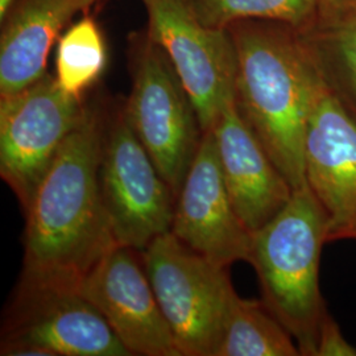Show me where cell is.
<instances>
[{
	"label": "cell",
	"instance_id": "8fae6325",
	"mask_svg": "<svg viewBox=\"0 0 356 356\" xmlns=\"http://www.w3.org/2000/svg\"><path fill=\"white\" fill-rule=\"evenodd\" d=\"M131 355L184 356L153 292L140 251L115 245L78 286Z\"/></svg>",
	"mask_w": 356,
	"mask_h": 356
},
{
	"label": "cell",
	"instance_id": "6da1fadb",
	"mask_svg": "<svg viewBox=\"0 0 356 356\" xmlns=\"http://www.w3.org/2000/svg\"><path fill=\"white\" fill-rule=\"evenodd\" d=\"M102 138L103 115L89 107L24 210L22 279L78 289L118 245L99 181Z\"/></svg>",
	"mask_w": 356,
	"mask_h": 356
},
{
	"label": "cell",
	"instance_id": "7c38bea8",
	"mask_svg": "<svg viewBox=\"0 0 356 356\" xmlns=\"http://www.w3.org/2000/svg\"><path fill=\"white\" fill-rule=\"evenodd\" d=\"M170 232L219 267L250 260L254 232L231 202L211 131L204 132L178 193Z\"/></svg>",
	"mask_w": 356,
	"mask_h": 356
},
{
	"label": "cell",
	"instance_id": "52a82bcc",
	"mask_svg": "<svg viewBox=\"0 0 356 356\" xmlns=\"http://www.w3.org/2000/svg\"><path fill=\"white\" fill-rule=\"evenodd\" d=\"M99 181L118 244L141 252L170 231L176 195L129 126L123 106L103 116Z\"/></svg>",
	"mask_w": 356,
	"mask_h": 356
},
{
	"label": "cell",
	"instance_id": "ffe728a7",
	"mask_svg": "<svg viewBox=\"0 0 356 356\" xmlns=\"http://www.w3.org/2000/svg\"><path fill=\"white\" fill-rule=\"evenodd\" d=\"M356 10V0H318L316 24L321 28L331 26Z\"/></svg>",
	"mask_w": 356,
	"mask_h": 356
},
{
	"label": "cell",
	"instance_id": "ac0fdd59",
	"mask_svg": "<svg viewBox=\"0 0 356 356\" xmlns=\"http://www.w3.org/2000/svg\"><path fill=\"white\" fill-rule=\"evenodd\" d=\"M309 36L319 65L347 108L356 116V10Z\"/></svg>",
	"mask_w": 356,
	"mask_h": 356
},
{
	"label": "cell",
	"instance_id": "5b68a950",
	"mask_svg": "<svg viewBox=\"0 0 356 356\" xmlns=\"http://www.w3.org/2000/svg\"><path fill=\"white\" fill-rule=\"evenodd\" d=\"M153 292L184 356H214L235 289L227 268L170 231L141 251Z\"/></svg>",
	"mask_w": 356,
	"mask_h": 356
},
{
	"label": "cell",
	"instance_id": "8992f818",
	"mask_svg": "<svg viewBox=\"0 0 356 356\" xmlns=\"http://www.w3.org/2000/svg\"><path fill=\"white\" fill-rule=\"evenodd\" d=\"M4 356H128L102 314L78 289L20 279L7 309Z\"/></svg>",
	"mask_w": 356,
	"mask_h": 356
},
{
	"label": "cell",
	"instance_id": "277c9868",
	"mask_svg": "<svg viewBox=\"0 0 356 356\" xmlns=\"http://www.w3.org/2000/svg\"><path fill=\"white\" fill-rule=\"evenodd\" d=\"M131 73L123 104L128 123L177 198L204 138L200 118L165 53L147 33L134 36Z\"/></svg>",
	"mask_w": 356,
	"mask_h": 356
},
{
	"label": "cell",
	"instance_id": "5bb4252c",
	"mask_svg": "<svg viewBox=\"0 0 356 356\" xmlns=\"http://www.w3.org/2000/svg\"><path fill=\"white\" fill-rule=\"evenodd\" d=\"M99 1L17 0L0 22V97L16 94L45 76L61 31L76 13Z\"/></svg>",
	"mask_w": 356,
	"mask_h": 356
},
{
	"label": "cell",
	"instance_id": "4fadbf2b",
	"mask_svg": "<svg viewBox=\"0 0 356 356\" xmlns=\"http://www.w3.org/2000/svg\"><path fill=\"white\" fill-rule=\"evenodd\" d=\"M209 131L216 140L231 202L245 227L256 232L280 213L294 191L243 118L235 99Z\"/></svg>",
	"mask_w": 356,
	"mask_h": 356
},
{
	"label": "cell",
	"instance_id": "ba28073f",
	"mask_svg": "<svg viewBox=\"0 0 356 356\" xmlns=\"http://www.w3.org/2000/svg\"><path fill=\"white\" fill-rule=\"evenodd\" d=\"M88 110L83 99L69 95L49 73L26 89L0 97V176L23 210Z\"/></svg>",
	"mask_w": 356,
	"mask_h": 356
},
{
	"label": "cell",
	"instance_id": "d6986e66",
	"mask_svg": "<svg viewBox=\"0 0 356 356\" xmlns=\"http://www.w3.org/2000/svg\"><path fill=\"white\" fill-rule=\"evenodd\" d=\"M316 356H356V347L344 338L343 332L330 314L319 329Z\"/></svg>",
	"mask_w": 356,
	"mask_h": 356
},
{
	"label": "cell",
	"instance_id": "30bf717a",
	"mask_svg": "<svg viewBox=\"0 0 356 356\" xmlns=\"http://www.w3.org/2000/svg\"><path fill=\"white\" fill-rule=\"evenodd\" d=\"M147 35L165 53L200 118L204 132L235 99L236 51L229 29L204 26L189 0H141Z\"/></svg>",
	"mask_w": 356,
	"mask_h": 356
},
{
	"label": "cell",
	"instance_id": "e0dca14e",
	"mask_svg": "<svg viewBox=\"0 0 356 356\" xmlns=\"http://www.w3.org/2000/svg\"><path fill=\"white\" fill-rule=\"evenodd\" d=\"M197 17L210 28L227 29L244 20L280 23L306 32L316 24L318 0H189Z\"/></svg>",
	"mask_w": 356,
	"mask_h": 356
},
{
	"label": "cell",
	"instance_id": "44dd1931",
	"mask_svg": "<svg viewBox=\"0 0 356 356\" xmlns=\"http://www.w3.org/2000/svg\"><path fill=\"white\" fill-rule=\"evenodd\" d=\"M17 0H0V22L6 17V15L11 10Z\"/></svg>",
	"mask_w": 356,
	"mask_h": 356
},
{
	"label": "cell",
	"instance_id": "9a60e30c",
	"mask_svg": "<svg viewBox=\"0 0 356 356\" xmlns=\"http://www.w3.org/2000/svg\"><path fill=\"white\" fill-rule=\"evenodd\" d=\"M300 348L263 301L234 293L214 356H298Z\"/></svg>",
	"mask_w": 356,
	"mask_h": 356
},
{
	"label": "cell",
	"instance_id": "9c48e42d",
	"mask_svg": "<svg viewBox=\"0 0 356 356\" xmlns=\"http://www.w3.org/2000/svg\"><path fill=\"white\" fill-rule=\"evenodd\" d=\"M310 45L313 78L304 144L306 185L326 218L327 243L356 239V116L331 88L312 41Z\"/></svg>",
	"mask_w": 356,
	"mask_h": 356
},
{
	"label": "cell",
	"instance_id": "2e32d148",
	"mask_svg": "<svg viewBox=\"0 0 356 356\" xmlns=\"http://www.w3.org/2000/svg\"><path fill=\"white\" fill-rule=\"evenodd\" d=\"M107 49L97 22L85 15L61 38L56 53V81L69 95L83 99L88 90L102 76Z\"/></svg>",
	"mask_w": 356,
	"mask_h": 356
},
{
	"label": "cell",
	"instance_id": "3957f363",
	"mask_svg": "<svg viewBox=\"0 0 356 356\" xmlns=\"http://www.w3.org/2000/svg\"><path fill=\"white\" fill-rule=\"evenodd\" d=\"M327 222L307 185L266 226L254 232L248 263L263 302L291 332L301 355L316 356L319 329L329 314L319 289V261Z\"/></svg>",
	"mask_w": 356,
	"mask_h": 356
},
{
	"label": "cell",
	"instance_id": "7a4b0ae2",
	"mask_svg": "<svg viewBox=\"0 0 356 356\" xmlns=\"http://www.w3.org/2000/svg\"><path fill=\"white\" fill-rule=\"evenodd\" d=\"M236 51V106L293 191L306 186L304 144L313 51L304 32L244 20L227 28Z\"/></svg>",
	"mask_w": 356,
	"mask_h": 356
}]
</instances>
